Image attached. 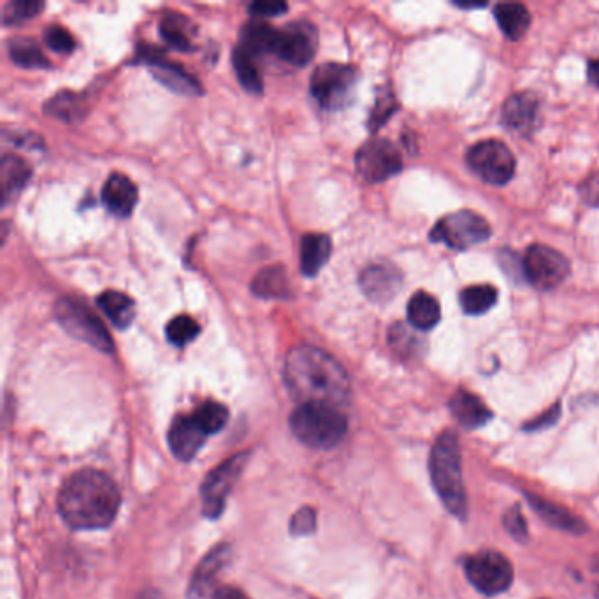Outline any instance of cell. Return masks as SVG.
<instances>
[{"label":"cell","mask_w":599,"mask_h":599,"mask_svg":"<svg viewBox=\"0 0 599 599\" xmlns=\"http://www.w3.org/2000/svg\"><path fill=\"white\" fill-rule=\"evenodd\" d=\"M285 383L301 405L338 406L350 397V380L340 362L310 345L292 348L285 361Z\"/></svg>","instance_id":"1"},{"label":"cell","mask_w":599,"mask_h":599,"mask_svg":"<svg viewBox=\"0 0 599 599\" xmlns=\"http://www.w3.org/2000/svg\"><path fill=\"white\" fill-rule=\"evenodd\" d=\"M122 496L101 471L74 473L58 494V512L74 529H104L115 520Z\"/></svg>","instance_id":"2"},{"label":"cell","mask_w":599,"mask_h":599,"mask_svg":"<svg viewBox=\"0 0 599 599\" xmlns=\"http://www.w3.org/2000/svg\"><path fill=\"white\" fill-rule=\"evenodd\" d=\"M429 470L434 489L448 512L464 519L468 513V496L462 480V459L459 440L454 433L441 434L429 457Z\"/></svg>","instance_id":"3"},{"label":"cell","mask_w":599,"mask_h":599,"mask_svg":"<svg viewBox=\"0 0 599 599\" xmlns=\"http://www.w3.org/2000/svg\"><path fill=\"white\" fill-rule=\"evenodd\" d=\"M347 427V417L334 406L299 405L290 415L292 433L308 447H336L347 434Z\"/></svg>","instance_id":"4"},{"label":"cell","mask_w":599,"mask_h":599,"mask_svg":"<svg viewBox=\"0 0 599 599\" xmlns=\"http://www.w3.org/2000/svg\"><path fill=\"white\" fill-rule=\"evenodd\" d=\"M55 317L58 324L74 340L85 341L90 347L99 350L102 354H113L115 345L109 336L108 329L104 327L101 318L73 297H62L55 304Z\"/></svg>","instance_id":"5"},{"label":"cell","mask_w":599,"mask_h":599,"mask_svg":"<svg viewBox=\"0 0 599 599\" xmlns=\"http://www.w3.org/2000/svg\"><path fill=\"white\" fill-rule=\"evenodd\" d=\"M491 225L480 217L478 213L470 210L455 211L447 217L441 218L434 225L429 238L434 243H443L452 250H468L471 246L480 245L491 238Z\"/></svg>","instance_id":"6"},{"label":"cell","mask_w":599,"mask_h":599,"mask_svg":"<svg viewBox=\"0 0 599 599\" xmlns=\"http://www.w3.org/2000/svg\"><path fill=\"white\" fill-rule=\"evenodd\" d=\"M357 83V71L352 65H318L311 76V94L327 111H338L350 104Z\"/></svg>","instance_id":"7"},{"label":"cell","mask_w":599,"mask_h":599,"mask_svg":"<svg viewBox=\"0 0 599 599\" xmlns=\"http://www.w3.org/2000/svg\"><path fill=\"white\" fill-rule=\"evenodd\" d=\"M466 162L473 173L491 185H506L512 180L517 167L512 150L496 139L480 141L471 146L466 155Z\"/></svg>","instance_id":"8"},{"label":"cell","mask_w":599,"mask_h":599,"mask_svg":"<svg viewBox=\"0 0 599 599\" xmlns=\"http://www.w3.org/2000/svg\"><path fill=\"white\" fill-rule=\"evenodd\" d=\"M470 584L485 596H496L505 592L513 582V568L503 554L485 550L471 556L464 564Z\"/></svg>","instance_id":"9"},{"label":"cell","mask_w":599,"mask_h":599,"mask_svg":"<svg viewBox=\"0 0 599 599\" xmlns=\"http://www.w3.org/2000/svg\"><path fill=\"white\" fill-rule=\"evenodd\" d=\"M522 273L527 282L540 290H552L559 287L570 275V262L563 253L545 245H533L527 248L522 262Z\"/></svg>","instance_id":"10"},{"label":"cell","mask_w":599,"mask_h":599,"mask_svg":"<svg viewBox=\"0 0 599 599\" xmlns=\"http://www.w3.org/2000/svg\"><path fill=\"white\" fill-rule=\"evenodd\" d=\"M355 169L362 180L382 183L403 169V159L396 146L387 139H373L355 155Z\"/></svg>","instance_id":"11"},{"label":"cell","mask_w":599,"mask_h":599,"mask_svg":"<svg viewBox=\"0 0 599 599\" xmlns=\"http://www.w3.org/2000/svg\"><path fill=\"white\" fill-rule=\"evenodd\" d=\"M318 48L315 25L308 22H292L283 29H276L273 53L292 65H306Z\"/></svg>","instance_id":"12"},{"label":"cell","mask_w":599,"mask_h":599,"mask_svg":"<svg viewBox=\"0 0 599 599\" xmlns=\"http://www.w3.org/2000/svg\"><path fill=\"white\" fill-rule=\"evenodd\" d=\"M246 454L234 455L232 459L211 471L210 477L203 484V512L210 519H217L224 510L227 496L231 494L232 487L236 484L241 471L245 468Z\"/></svg>","instance_id":"13"},{"label":"cell","mask_w":599,"mask_h":599,"mask_svg":"<svg viewBox=\"0 0 599 599\" xmlns=\"http://www.w3.org/2000/svg\"><path fill=\"white\" fill-rule=\"evenodd\" d=\"M210 436V431L195 417L194 412L180 415L178 419H174L173 426L169 429V447L178 459L190 461Z\"/></svg>","instance_id":"14"},{"label":"cell","mask_w":599,"mask_h":599,"mask_svg":"<svg viewBox=\"0 0 599 599\" xmlns=\"http://www.w3.org/2000/svg\"><path fill=\"white\" fill-rule=\"evenodd\" d=\"M359 285L373 303H389L403 289V273L392 264L378 262L362 271Z\"/></svg>","instance_id":"15"},{"label":"cell","mask_w":599,"mask_h":599,"mask_svg":"<svg viewBox=\"0 0 599 599\" xmlns=\"http://www.w3.org/2000/svg\"><path fill=\"white\" fill-rule=\"evenodd\" d=\"M155 53L157 50H150L148 53L145 50L141 51V57L150 64V71L155 76V80L160 81L164 87L173 90L176 94H201L199 81L195 80L192 74H188L180 65L171 64L164 58L155 57Z\"/></svg>","instance_id":"16"},{"label":"cell","mask_w":599,"mask_h":599,"mask_svg":"<svg viewBox=\"0 0 599 599\" xmlns=\"http://www.w3.org/2000/svg\"><path fill=\"white\" fill-rule=\"evenodd\" d=\"M102 204L115 217L127 218L138 204V187L122 173L109 176L101 192Z\"/></svg>","instance_id":"17"},{"label":"cell","mask_w":599,"mask_h":599,"mask_svg":"<svg viewBox=\"0 0 599 599\" xmlns=\"http://www.w3.org/2000/svg\"><path fill=\"white\" fill-rule=\"evenodd\" d=\"M503 123L515 132H533L540 123V101L527 92L512 95L503 108Z\"/></svg>","instance_id":"18"},{"label":"cell","mask_w":599,"mask_h":599,"mask_svg":"<svg viewBox=\"0 0 599 599\" xmlns=\"http://www.w3.org/2000/svg\"><path fill=\"white\" fill-rule=\"evenodd\" d=\"M448 406L454 419L466 429H478L492 419V412L484 401L468 390H457Z\"/></svg>","instance_id":"19"},{"label":"cell","mask_w":599,"mask_h":599,"mask_svg":"<svg viewBox=\"0 0 599 599\" xmlns=\"http://www.w3.org/2000/svg\"><path fill=\"white\" fill-rule=\"evenodd\" d=\"M30 166L18 155H4L0 164V183H2V203L8 204L30 180Z\"/></svg>","instance_id":"20"},{"label":"cell","mask_w":599,"mask_h":599,"mask_svg":"<svg viewBox=\"0 0 599 599\" xmlns=\"http://www.w3.org/2000/svg\"><path fill=\"white\" fill-rule=\"evenodd\" d=\"M332 243L325 234H306L301 241V271L304 276L318 275L331 257Z\"/></svg>","instance_id":"21"},{"label":"cell","mask_w":599,"mask_h":599,"mask_svg":"<svg viewBox=\"0 0 599 599\" xmlns=\"http://www.w3.org/2000/svg\"><path fill=\"white\" fill-rule=\"evenodd\" d=\"M526 496L529 498L531 506L535 508V512L550 526L566 531V533H575V535L584 533V522L575 517L573 513L564 510L561 506L550 503L547 499L540 498V496H533V494H526Z\"/></svg>","instance_id":"22"},{"label":"cell","mask_w":599,"mask_h":599,"mask_svg":"<svg viewBox=\"0 0 599 599\" xmlns=\"http://www.w3.org/2000/svg\"><path fill=\"white\" fill-rule=\"evenodd\" d=\"M97 306L104 311V315L118 327L125 329L129 327L134 318H136V303L132 297L116 292V290H106L101 296L97 297Z\"/></svg>","instance_id":"23"},{"label":"cell","mask_w":599,"mask_h":599,"mask_svg":"<svg viewBox=\"0 0 599 599\" xmlns=\"http://www.w3.org/2000/svg\"><path fill=\"white\" fill-rule=\"evenodd\" d=\"M194 34V25L180 13H166L160 22V36L174 50H194Z\"/></svg>","instance_id":"24"},{"label":"cell","mask_w":599,"mask_h":599,"mask_svg":"<svg viewBox=\"0 0 599 599\" xmlns=\"http://www.w3.org/2000/svg\"><path fill=\"white\" fill-rule=\"evenodd\" d=\"M441 318L440 303L427 292H417L408 303V320L419 331L434 329Z\"/></svg>","instance_id":"25"},{"label":"cell","mask_w":599,"mask_h":599,"mask_svg":"<svg viewBox=\"0 0 599 599\" xmlns=\"http://www.w3.org/2000/svg\"><path fill=\"white\" fill-rule=\"evenodd\" d=\"M494 16L499 29L503 30V34L512 41L526 36L527 30L531 27V15L522 4H510V2L498 4L494 8Z\"/></svg>","instance_id":"26"},{"label":"cell","mask_w":599,"mask_h":599,"mask_svg":"<svg viewBox=\"0 0 599 599\" xmlns=\"http://www.w3.org/2000/svg\"><path fill=\"white\" fill-rule=\"evenodd\" d=\"M276 29L266 23H248L245 29L241 30V44L239 48L246 51L253 58L264 55V53H273L275 50Z\"/></svg>","instance_id":"27"},{"label":"cell","mask_w":599,"mask_h":599,"mask_svg":"<svg viewBox=\"0 0 599 599\" xmlns=\"http://www.w3.org/2000/svg\"><path fill=\"white\" fill-rule=\"evenodd\" d=\"M252 290L257 296L266 299H282L292 294L289 276L282 266L262 269L259 275L253 278Z\"/></svg>","instance_id":"28"},{"label":"cell","mask_w":599,"mask_h":599,"mask_svg":"<svg viewBox=\"0 0 599 599\" xmlns=\"http://www.w3.org/2000/svg\"><path fill=\"white\" fill-rule=\"evenodd\" d=\"M8 53L11 60L25 69H44L50 67V62L44 57L39 44L29 37L9 39Z\"/></svg>","instance_id":"29"},{"label":"cell","mask_w":599,"mask_h":599,"mask_svg":"<svg viewBox=\"0 0 599 599\" xmlns=\"http://www.w3.org/2000/svg\"><path fill=\"white\" fill-rule=\"evenodd\" d=\"M459 303L466 315H484L498 303V290L492 285H473L462 290Z\"/></svg>","instance_id":"30"},{"label":"cell","mask_w":599,"mask_h":599,"mask_svg":"<svg viewBox=\"0 0 599 599\" xmlns=\"http://www.w3.org/2000/svg\"><path fill=\"white\" fill-rule=\"evenodd\" d=\"M232 65H234L239 83L243 85L245 90L252 92V94H260L264 90V81L260 76L259 67L255 65V58L248 55L246 51L241 50L239 46L232 53Z\"/></svg>","instance_id":"31"},{"label":"cell","mask_w":599,"mask_h":599,"mask_svg":"<svg viewBox=\"0 0 599 599\" xmlns=\"http://www.w3.org/2000/svg\"><path fill=\"white\" fill-rule=\"evenodd\" d=\"M227 557H229L227 547H218L204 559L201 566L195 571L194 580H192V594L203 596L208 592V587L213 582V578L217 577L218 570L224 566Z\"/></svg>","instance_id":"32"},{"label":"cell","mask_w":599,"mask_h":599,"mask_svg":"<svg viewBox=\"0 0 599 599\" xmlns=\"http://www.w3.org/2000/svg\"><path fill=\"white\" fill-rule=\"evenodd\" d=\"M199 332H201V327L194 318L188 317V315L174 317L166 327L167 340L171 341L174 347H185L190 341L197 338Z\"/></svg>","instance_id":"33"},{"label":"cell","mask_w":599,"mask_h":599,"mask_svg":"<svg viewBox=\"0 0 599 599\" xmlns=\"http://www.w3.org/2000/svg\"><path fill=\"white\" fill-rule=\"evenodd\" d=\"M195 417L203 422V426L211 434H217L224 429L227 420H229V410L217 401H206L199 408L194 410Z\"/></svg>","instance_id":"34"},{"label":"cell","mask_w":599,"mask_h":599,"mask_svg":"<svg viewBox=\"0 0 599 599\" xmlns=\"http://www.w3.org/2000/svg\"><path fill=\"white\" fill-rule=\"evenodd\" d=\"M44 9L43 2L36 0H16L8 2L2 11V22L4 25H16V23L27 22L30 18L39 15V11Z\"/></svg>","instance_id":"35"},{"label":"cell","mask_w":599,"mask_h":599,"mask_svg":"<svg viewBox=\"0 0 599 599\" xmlns=\"http://www.w3.org/2000/svg\"><path fill=\"white\" fill-rule=\"evenodd\" d=\"M46 109L50 111L51 115L62 118L65 122H74L78 116H81L80 99L71 92H62V94L55 95L51 99L50 104L46 106Z\"/></svg>","instance_id":"36"},{"label":"cell","mask_w":599,"mask_h":599,"mask_svg":"<svg viewBox=\"0 0 599 599\" xmlns=\"http://www.w3.org/2000/svg\"><path fill=\"white\" fill-rule=\"evenodd\" d=\"M396 109V97L392 95L390 90H383L382 94L378 95L375 108H373L371 116H369V129L373 130V132L380 129L383 123L387 122L390 116L394 115Z\"/></svg>","instance_id":"37"},{"label":"cell","mask_w":599,"mask_h":599,"mask_svg":"<svg viewBox=\"0 0 599 599\" xmlns=\"http://www.w3.org/2000/svg\"><path fill=\"white\" fill-rule=\"evenodd\" d=\"M44 43H46V46L50 50L62 53V55H69L76 48L74 37L64 27H57V25H51V27L46 29V32H44Z\"/></svg>","instance_id":"38"},{"label":"cell","mask_w":599,"mask_h":599,"mask_svg":"<svg viewBox=\"0 0 599 599\" xmlns=\"http://www.w3.org/2000/svg\"><path fill=\"white\" fill-rule=\"evenodd\" d=\"M417 336L406 329L405 325L396 324L390 329L389 341L392 348L399 354H412L413 348L417 347Z\"/></svg>","instance_id":"39"},{"label":"cell","mask_w":599,"mask_h":599,"mask_svg":"<svg viewBox=\"0 0 599 599\" xmlns=\"http://www.w3.org/2000/svg\"><path fill=\"white\" fill-rule=\"evenodd\" d=\"M505 526L506 531H508L515 540H519L520 543L526 542L529 533H527L526 519H524V515L520 512L519 506H513V508H510V510L506 512Z\"/></svg>","instance_id":"40"},{"label":"cell","mask_w":599,"mask_h":599,"mask_svg":"<svg viewBox=\"0 0 599 599\" xmlns=\"http://www.w3.org/2000/svg\"><path fill=\"white\" fill-rule=\"evenodd\" d=\"M290 527H292L294 535H308L315 527V512L310 508L299 510L290 522Z\"/></svg>","instance_id":"41"},{"label":"cell","mask_w":599,"mask_h":599,"mask_svg":"<svg viewBox=\"0 0 599 599\" xmlns=\"http://www.w3.org/2000/svg\"><path fill=\"white\" fill-rule=\"evenodd\" d=\"M250 15L257 18H266V16H278L285 13L289 6L285 2H255L250 6Z\"/></svg>","instance_id":"42"},{"label":"cell","mask_w":599,"mask_h":599,"mask_svg":"<svg viewBox=\"0 0 599 599\" xmlns=\"http://www.w3.org/2000/svg\"><path fill=\"white\" fill-rule=\"evenodd\" d=\"M213 599H248L245 592L239 591L236 587H220Z\"/></svg>","instance_id":"43"},{"label":"cell","mask_w":599,"mask_h":599,"mask_svg":"<svg viewBox=\"0 0 599 599\" xmlns=\"http://www.w3.org/2000/svg\"><path fill=\"white\" fill-rule=\"evenodd\" d=\"M557 415H559V406H554V408H552L550 412L545 413L543 417H540V419L535 420L533 424H529V427H531V429H540V427L547 426V420H550V422L554 424V422H556L557 420Z\"/></svg>","instance_id":"44"},{"label":"cell","mask_w":599,"mask_h":599,"mask_svg":"<svg viewBox=\"0 0 599 599\" xmlns=\"http://www.w3.org/2000/svg\"><path fill=\"white\" fill-rule=\"evenodd\" d=\"M589 81L594 87L599 88V58L589 62Z\"/></svg>","instance_id":"45"},{"label":"cell","mask_w":599,"mask_h":599,"mask_svg":"<svg viewBox=\"0 0 599 599\" xmlns=\"http://www.w3.org/2000/svg\"><path fill=\"white\" fill-rule=\"evenodd\" d=\"M596 598L599 599V585H598V589H596Z\"/></svg>","instance_id":"46"}]
</instances>
